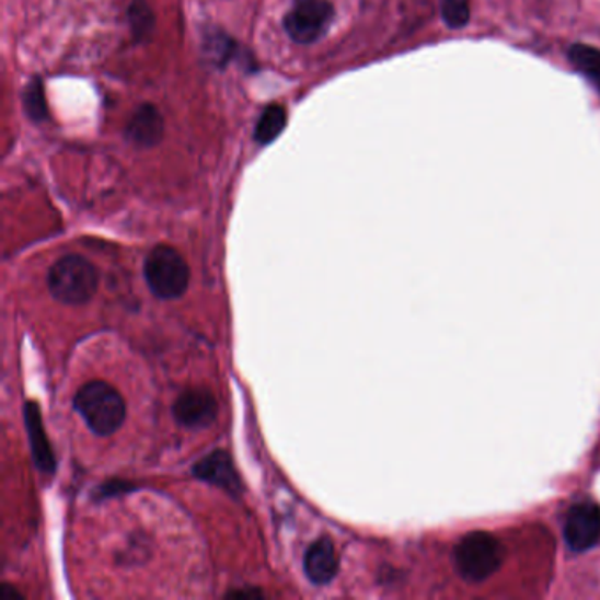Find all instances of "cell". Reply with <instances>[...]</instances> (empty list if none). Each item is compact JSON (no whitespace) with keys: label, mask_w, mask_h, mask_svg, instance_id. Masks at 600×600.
Here are the masks:
<instances>
[{"label":"cell","mask_w":600,"mask_h":600,"mask_svg":"<svg viewBox=\"0 0 600 600\" xmlns=\"http://www.w3.org/2000/svg\"><path fill=\"white\" fill-rule=\"evenodd\" d=\"M469 0H442V19L451 28H462L469 22Z\"/></svg>","instance_id":"cell-16"},{"label":"cell","mask_w":600,"mask_h":600,"mask_svg":"<svg viewBox=\"0 0 600 600\" xmlns=\"http://www.w3.org/2000/svg\"><path fill=\"white\" fill-rule=\"evenodd\" d=\"M164 136V118L152 104L139 106L127 122L126 138L138 148H152Z\"/></svg>","instance_id":"cell-10"},{"label":"cell","mask_w":600,"mask_h":600,"mask_svg":"<svg viewBox=\"0 0 600 600\" xmlns=\"http://www.w3.org/2000/svg\"><path fill=\"white\" fill-rule=\"evenodd\" d=\"M0 599H22V596H19V593H16V590H13L10 585H4V587H2V593H0Z\"/></svg>","instance_id":"cell-17"},{"label":"cell","mask_w":600,"mask_h":600,"mask_svg":"<svg viewBox=\"0 0 600 600\" xmlns=\"http://www.w3.org/2000/svg\"><path fill=\"white\" fill-rule=\"evenodd\" d=\"M567 57L574 69L581 72L582 77L600 92V49L578 43L570 46Z\"/></svg>","instance_id":"cell-12"},{"label":"cell","mask_w":600,"mask_h":600,"mask_svg":"<svg viewBox=\"0 0 600 600\" xmlns=\"http://www.w3.org/2000/svg\"><path fill=\"white\" fill-rule=\"evenodd\" d=\"M219 414L216 396L210 390H187L173 405V416L188 430H205L214 425Z\"/></svg>","instance_id":"cell-7"},{"label":"cell","mask_w":600,"mask_h":600,"mask_svg":"<svg viewBox=\"0 0 600 600\" xmlns=\"http://www.w3.org/2000/svg\"><path fill=\"white\" fill-rule=\"evenodd\" d=\"M303 569H305L307 578L318 587H323L335 579L336 573H338V558H336L332 539L319 538L307 550Z\"/></svg>","instance_id":"cell-11"},{"label":"cell","mask_w":600,"mask_h":600,"mask_svg":"<svg viewBox=\"0 0 600 600\" xmlns=\"http://www.w3.org/2000/svg\"><path fill=\"white\" fill-rule=\"evenodd\" d=\"M335 19L330 0H295L284 19L287 36L298 45H312L324 36Z\"/></svg>","instance_id":"cell-5"},{"label":"cell","mask_w":600,"mask_h":600,"mask_svg":"<svg viewBox=\"0 0 600 600\" xmlns=\"http://www.w3.org/2000/svg\"><path fill=\"white\" fill-rule=\"evenodd\" d=\"M287 126V112L284 106L280 104H272L268 108L263 112L259 120H257L256 126V138L257 143L261 147L272 143L274 139H277L278 136L282 135V130Z\"/></svg>","instance_id":"cell-13"},{"label":"cell","mask_w":600,"mask_h":600,"mask_svg":"<svg viewBox=\"0 0 600 600\" xmlns=\"http://www.w3.org/2000/svg\"><path fill=\"white\" fill-rule=\"evenodd\" d=\"M503 544L488 532H472L454 547V565L463 579L484 581L503 565Z\"/></svg>","instance_id":"cell-4"},{"label":"cell","mask_w":600,"mask_h":600,"mask_svg":"<svg viewBox=\"0 0 600 600\" xmlns=\"http://www.w3.org/2000/svg\"><path fill=\"white\" fill-rule=\"evenodd\" d=\"M129 25L132 36L138 41H147L152 37L155 27V16L147 0H135L129 8Z\"/></svg>","instance_id":"cell-14"},{"label":"cell","mask_w":600,"mask_h":600,"mask_svg":"<svg viewBox=\"0 0 600 600\" xmlns=\"http://www.w3.org/2000/svg\"><path fill=\"white\" fill-rule=\"evenodd\" d=\"M228 597H263V593L261 591L256 590H249V591H231V593H228Z\"/></svg>","instance_id":"cell-18"},{"label":"cell","mask_w":600,"mask_h":600,"mask_svg":"<svg viewBox=\"0 0 600 600\" xmlns=\"http://www.w3.org/2000/svg\"><path fill=\"white\" fill-rule=\"evenodd\" d=\"M23 417H25V426H27L28 442H31L34 463L43 474H54L57 462H55L54 449L49 446L48 435H46L43 417H41L36 402L25 404Z\"/></svg>","instance_id":"cell-9"},{"label":"cell","mask_w":600,"mask_h":600,"mask_svg":"<svg viewBox=\"0 0 600 600\" xmlns=\"http://www.w3.org/2000/svg\"><path fill=\"white\" fill-rule=\"evenodd\" d=\"M72 405L83 417L90 430L99 437H108L126 422V402L108 382L92 381L81 385Z\"/></svg>","instance_id":"cell-1"},{"label":"cell","mask_w":600,"mask_h":600,"mask_svg":"<svg viewBox=\"0 0 600 600\" xmlns=\"http://www.w3.org/2000/svg\"><path fill=\"white\" fill-rule=\"evenodd\" d=\"M564 538L576 553L588 552L600 541V506L581 503L570 509L565 520Z\"/></svg>","instance_id":"cell-6"},{"label":"cell","mask_w":600,"mask_h":600,"mask_svg":"<svg viewBox=\"0 0 600 600\" xmlns=\"http://www.w3.org/2000/svg\"><path fill=\"white\" fill-rule=\"evenodd\" d=\"M193 474L197 480L219 486L220 489H224L233 497H238L242 493V481L238 477L233 460L224 451H214L203 458L201 462H197L193 466Z\"/></svg>","instance_id":"cell-8"},{"label":"cell","mask_w":600,"mask_h":600,"mask_svg":"<svg viewBox=\"0 0 600 600\" xmlns=\"http://www.w3.org/2000/svg\"><path fill=\"white\" fill-rule=\"evenodd\" d=\"M97 286L94 265L78 254L64 256L49 269V292L64 305H85L94 298Z\"/></svg>","instance_id":"cell-2"},{"label":"cell","mask_w":600,"mask_h":600,"mask_svg":"<svg viewBox=\"0 0 600 600\" xmlns=\"http://www.w3.org/2000/svg\"><path fill=\"white\" fill-rule=\"evenodd\" d=\"M23 108L27 117L34 122H45L48 118V103L45 97V85L39 80H32L23 92Z\"/></svg>","instance_id":"cell-15"},{"label":"cell","mask_w":600,"mask_h":600,"mask_svg":"<svg viewBox=\"0 0 600 600\" xmlns=\"http://www.w3.org/2000/svg\"><path fill=\"white\" fill-rule=\"evenodd\" d=\"M145 280L161 300H176L187 291L191 272L184 256L170 245H159L148 254L143 266Z\"/></svg>","instance_id":"cell-3"}]
</instances>
